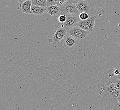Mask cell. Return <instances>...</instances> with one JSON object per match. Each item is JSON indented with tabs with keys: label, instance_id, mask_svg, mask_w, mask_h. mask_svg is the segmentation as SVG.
<instances>
[{
	"label": "cell",
	"instance_id": "cell-1",
	"mask_svg": "<svg viewBox=\"0 0 120 110\" xmlns=\"http://www.w3.org/2000/svg\"><path fill=\"white\" fill-rule=\"evenodd\" d=\"M98 87H102V91L112 92L120 91V72L119 70L112 68L105 71L101 76Z\"/></svg>",
	"mask_w": 120,
	"mask_h": 110
},
{
	"label": "cell",
	"instance_id": "cell-2",
	"mask_svg": "<svg viewBox=\"0 0 120 110\" xmlns=\"http://www.w3.org/2000/svg\"><path fill=\"white\" fill-rule=\"evenodd\" d=\"M119 100H120V91L119 90H116L112 92L101 91L100 93V105L105 110L115 107Z\"/></svg>",
	"mask_w": 120,
	"mask_h": 110
},
{
	"label": "cell",
	"instance_id": "cell-3",
	"mask_svg": "<svg viewBox=\"0 0 120 110\" xmlns=\"http://www.w3.org/2000/svg\"><path fill=\"white\" fill-rule=\"evenodd\" d=\"M67 31L68 30L65 28L61 26L56 31L52 38H49V41L52 44L54 48H57L60 41H62L65 36L67 34Z\"/></svg>",
	"mask_w": 120,
	"mask_h": 110
},
{
	"label": "cell",
	"instance_id": "cell-4",
	"mask_svg": "<svg viewBox=\"0 0 120 110\" xmlns=\"http://www.w3.org/2000/svg\"><path fill=\"white\" fill-rule=\"evenodd\" d=\"M90 31H86L81 29L78 26L76 25L67 31V34L75 37L79 41L85 38L90 34Z\"/></svg>",
	"mask_w": 120,
	"mask_h": 110
},
{
	"label": "cell",
	"instance_id": "cell-5",
	"mask_svg": "<svg viewBox=\"0 0 120 110\" xmlns=\"http://www.w3.org/2000/svg\"><path fill=\"white\" fill-rule=\"evenodd\" d=\"M79 41L78 39L68 34L65 36L62 40L64 48L67 51H71L74 49L79 43Z\"/></svg>",
	"mask_w": 120,
	"mask_h": 110
},
{
	"label": "cell",
	"instance_id": "cell-6",
	"mask_svg": "<svg viewBox=\"0 0 120 110\" xmlns=\"http://www.w3.org/2000/svg\"><path fill=\"white\" fill-rule=\"evenodd\" d=\"M79 14H67V21L61 24V26L65 28L67 30H69L71 28L76 26L80 20L79 17Z\"/></svg>",
	"mask_w": 120,
	"mask_h": 110
},
{
	"label": "cell",
	"instance_id": "cell-7",
	"mask_svg": "<svg viewBox=\"0 0 120 110\" xmlns=\"http://www.w3.org/2000/svg\"><path fill=\"white\" fill-rule=\"evenodd\" d=\"M61 13L65 15L79 14L81 12L77 9L76 4L66 2L62 7H61Z\"/></svg>",
	"mask_w": 120,
	"mask_h": 110
},
{
	"label": "cell",
	"instance_id": "cell-8",
	"mask_svg": "<svg viewBox=\"0 0 120 110\" xmlns=\"http://www.w3.org/2000/svg\"><path fill=\"white\" fill-rule=\"evenodd\" d=\"M76 7L81 12H86L90 17L92 16L93 11L86 0H81L76 4Z\"/></svg>",
	"mask_w": 120,
	"mask_h": 110
},
{
	"label": "cell",
	"instance_id": "cell-9",
	"mask_svg": "<svg viewBox=\"0 0 120 110\" xmlns=\"http://www.w3.org/2000/svg\"><path fill=\"white\" fill-rule=\"evenodd\" d=\"M46 12L51 16H55L61 13V7L56 5H52L46 8Z\"/></svg>",
	"mask_w": 120,
	"mask_h": 110
},
{
	"label": "cell",
	"instance_id": "cell-10",
	"mask_svg": "<svg viewBox=\"0 0 120 110\" xmlns=\"http://www.w3.org/2000/svg\"><path fill=\"white\" fill-rule=\"evenodd\" d=\"M32 5V0H27L23 3L21 6V12L26 14H32L31 7Z\"/></svg>",
	"mask_w": 120,
	"mask_h": 110
},
{
	"label": "cell",
	"instance_id": "cell-11",
	"mask_svg": "<svg viewBox=\"0 0 120 110\" xmlns=\"http://www.w3.org/2000/svg\"><path fill=\"white\" fill-rule=\"evenodd\" d=\"M31 12L32 14L35 15L41 16L46 12V9L44 7L32 4L31 7Z\"/></svg>",
	"mask_w": 120,
	"mask_h": 110
},
{
	"label": "cell",
	"instance_id": "cell-12",
	"mask_svg": "<svg viewBox=\"0 0 120 110\" xmlns=\"http://www.w3.org/2000/svg\"><path fill=\"white\" fill-rule=\"evenodd\" d=\"M96 18V16H90L87 20L86 21L91 32L94 29V26H95V21Z\"/></svg>",
	"mask_w": 120,
	"mask_h": 110
},
{
	"label": "cell",
	"instance_id": "cell-13",
	"mask_svg": "<svg viewBox=\"0 0 120 110\" xmlns=\"http://www.w3.org/2000/svg\"><path fill=\"white\" fill-rule=\"evenodd\" d=\"M32 4L46 8L47 7V0H32Z\"/></svg>",
	"mask_w": 120,
	"mask_h": 110
},
{
	"label": "cell",
	"instance_id": "cell-14",
	"mask_svg": "<svg viewBox=\"0 0 120 110\" xmlns=\"http://www.w3.org/2000/svg\"><path fill=\"white\" fill-rule=\"evenodd\" d=\"M76 25L78 26L79 27L83 30L86 31H90V29L88 27L87 24L86 23V21H82L80 20Z\"/></svg>",
	"mask_w": 120,
	"mask_h": 110
},
{
	"label": "cell",
	"instance_id": "cell-15",
	"mask_svg": "<svg viewBox=\"0 0 120 110\" xmlns=\"http://www.w3.org/2000/svg\"><path fill=\"white\" fill-rule=\"evenodd\" d=\"M79 17L81 20L86 21L89 18L90 16L86 12H81V13L79 15Z\"/></svg>",
	"mask_w": 120,
	"mask_h": 110
},
{
	"label": "cell",
	"instance_id": "cell-16",
	"mask_svg": "<svg viewBox=\"0 0 120 110\" xmlns=\"http://www.w3.org/2000/svg\"><path fill=\"white\" fill-rule=\"evenodd\" d=\"M67 17L66 15L64 14H62L59 16V17L58 18V20L59 22H60V23L62 24V23H65L66 22V21H67Z\"/></svg>",
	"mask_w": 120,
	"mask_h": 110
},
{
	"label": "cell",
	"instance_id": "cell-17",
	"mask_svg": "<svg viewBox=\"0 0 120 110\" xmlns=\"http://www.w3.org/2000/svg\"><path fill=\"white\" fill-rule=\"evenodd\" d=\"M68 0H55L56 5L60 7H62L65 4V3L67 2Z\"/></svg>",
	"mask_w": 120,
	"mask_h": 110
},
{
	"label": "cell",
	"instance_id": "cell-18",
	"mask_svg": "<svg viewBox=\"0 0 120 110\" xmlns=\"http://www.w3.org/2000/svg\"><path fill=\"white\" fill-rule=\"evenodd\" d=\"M47 6L52 5H56L55 0H47Z\"/></svg>",
	"mask_w": 120,
	"mask_h": 110
},
{
	"label": "cell",
	"instance_id": "cell-19",
	"mask_svg": "<svg viewBox=\"0 0 120 110\" xmlns=\"http://www.w3.org/2000/svg\"><path fill=\"white\" fill-rule=\"evenodd\" d=\"M81 0H68L67 3H73V4H76L78 3L79 1Z\"/></svg>",
	"mask_w": 120,
	"mask_h": 110
},
{
	"label": "cell",
	"instance_id": "cell-20",
	"mask_svg": "<svg viewBox=\"0 0 120 110\" xmlns=\"http://www.w3.org/2000/svg\"><path fill=\"white\" fill-rule=\"evenodd\" d=\"M19 1V7H21V5L23 3L25 2L27 0H18Z\"/></svg>",
	"mask_w": 120,
	"mask_h": 110
},
{
	"label": "cell",
	"instance_id": "cell-21",
	"mask_svg": "<svg viewBox=\"0 0 120 110\" xmlns=\"http://www.w3.org/2000/svg\"><path fill=\"white\" fill-rule=\"evenodd\" d=\"M116 42L117 43L119 44V51H120V36L119 37H118L116 39Z\"/></svg>",
	"mask_w": 120,
	"mask_h": 110
},
{
	"label": "cell",
	"instance_id": "cell-22",
	"mask_svg": "<svg viewBox=\"0 0 120 110\" xmlns=\"http://www.w3.org/2000/svg\"><path fill=\"white\" fill-rule=\"evenodd\" d=\"M119 71H120V68H119Z\"/></svg>",
	"mask_w": 120,
	"mask_h": 110
},
{
	"label": "cell",
	"instance_id": "cell-23",
	"mask_svg": "<svg viewBox=\"0 0 120 110\" xmlns=\"http://www.w3.org/2000/svg\"><path fill=\"white\" fill-rule=\"evenodd\" d=\"M119 25V26H120V24H119V25Z\"/></svg>",
	"mask_w": 120,
	"mask_h": 110
},
{
	"label": "cell",
	"instance_id": "cell-24",
	"mask_svg": "<svg viewBox=\"0 0 120 110\" xmlns=\"http://www.w3.org/2000/svg\"></svg>",
	"mask_w": 120,
	"mask_h": 110
}]
</instances>
